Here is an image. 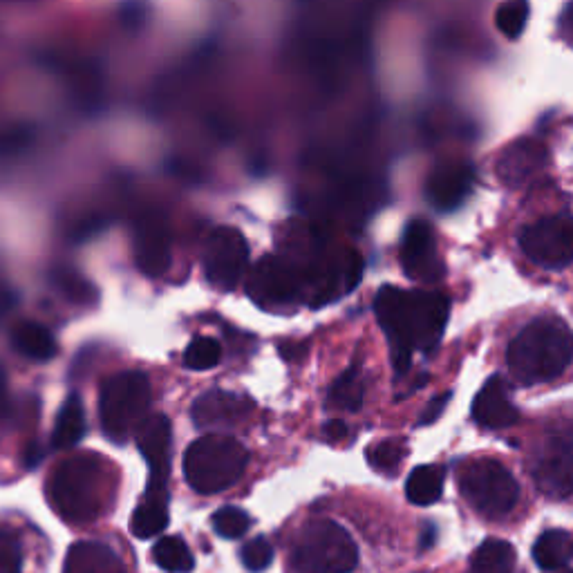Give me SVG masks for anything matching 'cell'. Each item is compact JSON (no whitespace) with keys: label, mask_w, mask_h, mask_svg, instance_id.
<instances>
[{"label":"cell","mask_w":573,"mask_h":573,"mask_svg":"<svg viewBox=\"0 0 573 573\" xmlns=\"http://www.w3.org/2000/svg\"><path fill=\"white\" fill-rule=\"evenodd\" d=\"M560 573H571V571H569V569H562V571H560Z\"/></svg>","instance_id":"cell-37"},{"label":"cell","mask_w":573,"mask_h":573,"mask_svg":"<svg viewBox=\"0 0 573 573\" xmlns=\"http://www.w3.org/2000/svg\"><path fill=\"white\" fill-rule=\"evenodd\" d=\"M303 278L285 256H265L251 269L247 294L262 309L296 303L303 291Z\"/></svg>","instance_id":"cell-9"},{"label":"cell","mask_w":573,"mask_h":573,"mask_svg":"<svg viewBox=\"0 0 573 573\" xmlns=\"http://www.w3.org/2000/svg\"><path fill=\"white\" fill-rule=\"evenodd\" d=\"M204 276L220 291H231L240 283L249 265V247L233 227H218L204 244Z\"/></svg>","instance_id":"cell-8"},{"label":"cell","mask_w":573,"mask_h":573,"mask_svg":"<svg viewBox=\"0 0 573 573\" xmlns=\"http://www.w3.org/2000/svg\"><path fill=\"white\" fill-rule=\"evenodd\" d=\"M222 359V345L211 336H197L189 343L184 352V368L193 372L213 370Z\"/></svg>","instance_id":"cell-28"},{"label":"cell","mask_w":573,"mask_h":573,"mask_svg":"<svg viewBox=\"0 0 573 573\" xmlns=\"http://www.w3.org/2000/svg\"><path fill=\"white\" fill-rule=\"evenodd\" d=\"M450 399H453V392H444V394H439V397L432 399L428 403L424 417L419 419V426H428V424H432V421H437L441 417V412H444V408L450 403Z\"/></svg>","instance_id":"cell-34"},{"label":"cell","mask_w":573,"mask_h":573,"mask_svg":"<svg viewBox=\"0 0 573 573\" xmlns=\"http://www.w3.org/2000/svg\"><path fill=\"white\" fill-rule=\"evenodd\" d=\"M573 553V540L569 531L551 529L544 531L533 544L535 565L544 571H562L569 569Z\"/></svg>","instance_id":"cell-21"},{"label":"cell","mask_w":573,"mask_h":573,"mask_svg":"<svg viewBox=\"0 0 573 573\" xmlns=\"http://www.w3.org/2000/svg\"><path fill=\"white\" fill-rule=\"evenodd\" d=\"M294 565L300 573H350L359 565V549L341 524L312 520L298 533Z\"/></svg>","instance_id":"cell-6"},{"label":"cell","mask_w":573,"mask_h":573,"mask_svg":"<svg viewBox=\"0 0 573 573\" xmlns=\"http://www.w3.org/2000/svg\"><path fill=\"white\" fill-rule=\"evenodd\" d=\"M23 551L21 544L9 531L0 529V573H21Z\"/></svg>","instance_id":"cell-33"},{"label":"cell","mask_w":573,"mask_h":573,"mask_svg":"<svg viewBox=\"0 0 573 573\" xmlns=\"http://www.w3.org/2000/svg\"><path fill=\"white\" fill-rule=\"evenodd\" d=\"M240 562L244 565V569L251 573L265 571L269 569L271 562H274V547H271V542L267 538H262V535L260 538H253L240 549Z\"/></svg>","instance_id":"cell-32"},{"label":"cell","mask_w":573,"mask_h":573,"mask_svg":"<svg viewBox=\"0 0 573 573\" xmlns=\"http://www.w3.org/2000/svg\"><path fill=\"white\" fill-rule=\"evenodd\" d=\"M520 412L509 397V388L502 377H491L473 401V421L488 430H500L518 424Z\"/></svg>","instance_id":"cell-18"},{"label":"cell","mask_w":573,"mask_h":573,"mask_svg":"<svg viewBox=\"0 0 573 573\" xmlns=\"http://www.w3.org/2000/svg\"><path fill=\"white\" fill-rule=\"evenodd\" d=\"M459 491L484 518H506L520 500V486L509 468L495 459H473L459 471Z\"/></svg>","instance_id":"cell-7"},{"label":"cell","mask_w":573,"mask_h":573,"mask_svg":"<svg viewBox=\"0 0 573 573\" xmlns=\"http://www.w3.org/2000/svg\"><path fill=\"white\" fill-rule=\"evenodd\" d=\"M135 260L142 274L157 278L171 267V233L162 215H142L135 227Z\"/></svg>","instance_id":"cell-14"},{"label":"cell","mask_w":573,"mask_h":573,"mask_svg":"<svg viewBox=\"0 0 573 573\" xmlns=\"http://www.w3.org/2000/svg\"><path fill=\"white\" fill-rule=\"evenodd\" d=\"M473 166L466 162H441L428 177V202L439 211H453L473 189Z\"/></svg>","instance_id":"cell-17"},{"label":"cell","mask_w":573,"mask_h":573,"mask_svg":"<svg viewBox=\"0 0 573 573\" xmlns=\"http://www.w3.org/2000/svg\"><path fill=\"white\" fill-rule=\"evenodd\" d=\"M533 479L544 493L567 500L571 495L573 479V446L569 430L562 435L549 437L540 446L533 464Z\"/></svg>","instance_id":"cell-13"},{"label":"cell","mask_w":573,"mask_h":573,"mask_svg":"<svg viewBox=\"0 0 573 573\" xmlns=\"http://www.w3.org/2000/svg\"><path fill=\"white\" fill-rule=\"evenodd\" d=\"M63 573H126V567L108 544L77 542L65 556Z\"/></svg>","instance_id":"cell-19"},{"label":"cell","mask_w":573,"mask_h":573,"mask_svg":"<svg viewBox=\"0 0 573 573\" xmlns=\"http://www.w3.org/2000/svg\"><path fill=\"white\" fill-rule=\"evenodd\" d=\"M166 526H168V504L150 500H142V504H139L137 511L133 513V520H130V531H133V535L139 540L155 538V535L162 533Z\"/></svg>","instance_id":"cell-27"},{"label":"cell","mask_w":573,"mask_h":573,"mask_svg":"<svg viewBox=\"0 0 573 573\" xmlns=\"http://www.w3.org/2000/svg\"><path fill=\"white\" fill-rule=\"evenodd\" d=\"M401 265L406 276L417 283L432 285L444 278L446 269L444 262L439 258L435 229L424 220L408 222L406 231L401 238V251H399Z\"/></svg>","instance_id":"cell-12"},{"label":"cell","mask_w":573,"mask_h":573,"mask_svg":"<svg viewBox=\"0 0 573 573\" xmlns=\"http://www.w3.org/2000/svg\"><path fill=\"white\" fill-rule=\"evenodd\" d=\"M524 256L549 271H562L571 265V222L567 215L542 218L520 233Z\"/></svg>","instance_id":"cell-11"},{"label":"cell","mask_w":573,"mask_h":573,"mask_svg":"<svg viewBox=\"0 0 573 573\" xmlns=\"http://www.w3.org/2000/svg\"><path fill=\"white\" fill-rule=\"evenodd\" d=\"M171 419L166 415H148L135 432L139 453L150 468L144 500L168 504V475H171Z\"/></svg>","instance_id":"cell-10"},{"label":"cell","mask_w":573,"mask_h":573,"mask_svg":"<svg viewBox=\"0 0 573 573\" xmlns=\"http://www.w3.org/2000/svg\"><path fill=\"white\" fill-rule=\"evenodd\" d=\"M83 437H86V410H83V403L77 394H72L59 410V417H56L52 446L56 450H68L77 446Z\"/></svg>","instance_id":"cell-22"},{"label":"cell","mask_w":573,"mask_h":573,"mask_svg":"<svg viewBox=\"0 0 573 573\" xmlns=\"http://www.w3.org/2000/svg\"><path fill=\"white\" fill-rule=\"evenodd\" d=\"M363 379L361 372L356 365L347 368L341 377H338L330 392H327V406L336 408V410H347V412H356L363 406Z\"/></svg>","instance_id":"cell-25"},{"label":"cell","mask_w":573,"mask_h":573,"mask_svg":"<svg viewBox=\"0 0 573 573\" xmlns=\"http://www.w3.org/2000/svg\"><path fill=\"white\" fill-rule=\"evenodd\" d=\"M471 573H515V551L504 540H484L471 558Z\"/></svg>","instance_id":"cell-24"},{"label":"cell","mask_w":573,"mask_h":573,"mask_svg":"<svg viewBox=\"0 0 573 573\" xmlns=\"http://www.w3.org/2000/svg\"><path fill=\"white\" fill-rule=\"evenodd\" d=\"M323 437L330 441V444H338L347 437V426L341 419H330L327 424H323Z\"/></svg>","instance_id":"cell-35"},{"label":"cell","mask_w":573,"mask_h":573,"mask_svg":"<svg viewBox=\"0 0 573 573\" xmlns=\"http://www.w3.org/2000/svg\"><path fill=\"white\" fill-rule=\"evenodd\" d=\"M150 379L144 372H121L101 388L99 417L106 437L124 444L144 424L150 410Z\"/></svg>","instance_id":"cell-5"},{"label":"cell","mask_w":573,"mask_h":573,"mask_svg":"<svg viewBox=\"0 0 573 573\" xmlns=\"http://www.w3.org/2000/svg\"><path fill=\"white\" fill-rule=\"evenodd\" d=\"M444 468L437 464H424L417 466L415 471L408 475L406 482V497L408 502L415 506H430L435 504L441 493H444Z\"/></svg>","instance_id":"cell-23"},{"label":"cell","mask_w":573,"mask_h":573,"mask_svg":"<svg viewBox=\"0 0 573 573\" xmlns=\"http://www.w3.org/2000/svg\"><path fill=\"white\" fill-rule=\"evenodd\" d=\"M547 162L549 153L547 148L542 146V142L524 137L504 150L500 159H497L495 173L500 177V182L509 186V189H522V186L535 180V177L544 171Z\"/></svg>","instance_id":"cell-15"},{"label":"cell","mask_w":573,"mask_h":573,"mask_svg":"<svg viewBox=\"0 0 573 573\" xmlns=\"http://www.w3.org/2000/svg\"><path fill=\"white\" fill-rule=\"evenodd\" d=\"M526 21H529V5L524 0H513V3H504L497 7L495 25L504 36L509 39H518L524 32Z\"/></svg>","instance_id":"cell-30"},{"label":"cell","mask_w":573,"mask_h":573,"mask_svg":"<svg viewBox=\"0 0 573 573\" xmlns=\"http://www.w3.org/2000/svg\"><path fill=\"white\" fill-rule=\"evenodd\" d=\"M374 314L390 341L394 372L406 374L412 352H430L444 336L450 300L428 289H399L385 285L374 298Z\"/></svg>","instance_id":"cell-1"},{"label":"cell","mask_w":573,"mask_h":573,"mask_svg":"<svg viewBox=\"0 0 573 573\" xmlns=\"http://www.w3.org/2000/svg\"><path fill=\"white\" fill-rule=\"evenodd\" d=\"M7 397V374L3 370V365H0V403L5 401Z\"/></svg>","instance_id":"cell-36"},{"label":"cell","mask_w":573,"mask_h":573,"mask_svg":"<svg viewBox=\"0 0 573 573\" xmlns=\"http://www.w3.org/2000/svg\"><path fill=\"white\" fill-rule=\"evenodd\" d=\"M249 464V453L229 435H204L186 448L184 477L195 493L215 495L231 488Z\"/></svg>","instance_id":"cell-3"},{"label":"cell","mask_w":573,"mask_h":573,"mask_svg":"<svg viewBox=\"0 0 573 573\" xmlns=\"http://www.w3.org/2000/svg\"><path fill=\"white\" fill-rule=\"evenodd\" d=\"M408 446L403 439H383L379 444L370 446L368 462L383 475H394L401 468V462L406 459Z\"/></svg>","instance_id":"cell-29"},{"label":"cell","mask_w":573,"mask_h":573,"mask_svg":"<svg viewBox=\"0 0 573 573\" xmlns=\"http://www.w3.org/2000/svg\"><path fill=\"white\" fill-rule=\"evenodd\" d=\"M12 345L18 354L36 363L52 361L56 350H59L48 327L34 321H23L14 327Z\"/></svg>","instance_id":"cell-20"},{"label":"cell","mask_w":573,"mask_h":573,"mask_svg":"<svg viewBox=\"0 0 573 573\" xmlns=\"http://www.w3.org/2000/svg\"><path fill=\"white\" fill-rule=\"evenodd\" d=\"M249 524H251L249 515L238 509V506H224V509L213 515L215 533L227 540L242 538V535L249 531Z\"/></svg>","instance_id":"cell-31"},{"label":"cell","mask_w":573,"mask_h":573,"mask_svg":"<svg viewBox=\"0 0 573 573\" xmlns=\"http://www.w3.org/2000/svg\"><path fill=\"white\" fill-rule=\"evenodd\" d=\"M251 410L253 403L247 397H242V394L211 390L193 403L191 417L197 428L218 430L242 424L251 415Z\"/></svg>","instance_id":"cell-16"},{"label":"cell","mask_w":573,"mask_h":573,"mask_svg":"<svg viewBox=\"0 0 573 573\" xmlns=\"http://www.w3.org/2000/svg\"><path fill=\"white\" fill-rule=\"evenodd\" d=\"M153 560L159 569L171 573H191L195 569V558L186 542L177 535L159 540L153 547Z\"/></svg>","instance_id":"cell-26"},{"label":"cell","mask_w":573,"mask_h":573,"mask_svg":"<svg viewBox=\"0 0 573 573\" xmlns=\"http://www.w3.org/2000/svg\"><path fill=\"white\" fill-rule=\"evenodd\" d=\"M103 464L97 457H72L56 468L50 482V500L68 522L95 520L103 504Z\"/></svg>","instance_id":"cell-4"},{"label":"cell","mask_w":573,"mask_h":573,"mask_svg":"<svg viewBox=\"0 0 573 573\" xmlns=\"http://www.w3.org/2000/svg\"><path fill=\"white\" fill-rule=\"evenodd\" d=\"M573 356L571 332L560 318H535L506 352L511 377L520 385L551 383L565 374Z\"/></svg>","instance_id":"cell-2"}]
</instances>
